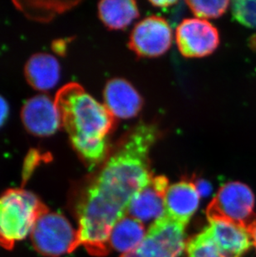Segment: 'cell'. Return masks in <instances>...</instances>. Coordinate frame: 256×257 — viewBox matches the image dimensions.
Returning <instances> with one entry per match:
<instances>
[{
    "mask_svg": "<svg viewBox=\"0 0 256 257\" xmlns=\"http://www.w3.org/2000/svg\"><path fill=\"white\" fill-rule=\"evenodd\" d=\"M232 15L236 21L249 29H256V1L239 0L231 3Z\"/></svg>",
    "mask_w": 256,
    "mask_h": 257,
    "instance_id": "cell-19",
    "label": "cell"
},
{
    "mask_svg": "<svg viewBox=\"0 0 256 257\" xmlns=\"http://www.w3.org/2000/svg\"><path fill=\"white\" fill-rule=\"evenodd\" d=\"M191 12L197 19L213 20L222 16L227 11L230 1H186Z\"/></svg>",
    "mask_w": 256,
    "mask_h": 257,
    "instance_id": "cell-18",
    "label": "cell"
},
{
    "mask_svg": "<svg viewBox=\"0 0 256 257\" xmlns=\"http://www.w3.org/2000/svg\"><path fill=\"white\" fill-rule=\"evenodd\" d=\"M98 14L104 25L112 30L126 29L139 17L138 5L133 0L101 1Z\"/></svg>",
    "mask_w": 256,
    "mask_h": 257,
    "instance_id": "cell-16",
    "label": "cell"
},
{
    "mask_svg": "<svg viewBox=\"0 0 256 257\" xmlns=\"http://www.w3.org/2000/svg\"><path fill=\"white\" fill-rule=\"evenodd\" d=\"M104 105L115 118H133L143 108V101L138 91L127 81L114 78L103 91Z\"/></svg>",
    "mask_w": 256,
    "mask_h": 257,
    "instance_id": "cell-13",
    "label": "cell"
},
{
    "mask_svg": "<svg viewBox=\"0 0 256 257\" xmlns=\"http://www.w3.org/2000/svg\"><path fill=\"white\" fill-rule=\"evenodd\" d=\"M154 124H138L120 142L74 200L78 246L102 255L110 233L127 216L133 196L150 182V153L159 138Z\"/></svg>",
    "mask_w": 256,
    "mask_h": 257,
    "instance_id": "cell-1",
    "label": "cell"
},
{
    "mask_svg": "<svg viewBox=\"0 0 256 257\" xmlns=\"http://www.w3.org/2000/svg\"><path fill=\"white\" fill-rule=\"evenodd\" d=\"M210 206L209 216H220L249 227L254 213L255 197L248 185L227 182L219 189Z\"/></svg>",
    "mask_w": 256,
    "mask_h": 257,
    "instance_id": "cell-6",
    "label": "cell"
},
{
    "mask_svg": "<svg viewBox=\"0 0 256 257\" xmlns=\"http://www.w3.org/2000/svg\"><path fill=\"white\" fill-rule=\"evenodd\" d=\"M177 1H150L151 5L153 7L162 8V9H167V8L172 7V5H177Z\"/></svg>",
    "mask_w": 256,
    "mask_h": 257,
    "instance_id": "cell-21",
    "label": "cell"
},
{
    "mask_svg": "<svg viewBox=\"0 0 256 257\" xmlns=\"http://www.w3.org/2000/svg\"><path fill=\"white\" fill-rule=\"evenodd\" d=\"M26 75L33 87L42 91L52 89L60 77V67L54 57L39 54L30 58L26 66Z\"/></svg>",
    "mask_w": 256,
    "mask_h": 257,
    "instance_id": "cell-15",
    "label": "cell"
},
{
    "mask_svg": "<svg viewBox=\"0 0 256 257\" xmlns=\"http://www.w3.org/2000/svg\"><path fill=\"white\" fill-rule=\"evenodd\" d=\"M147 231L144 224L127 215L113 226L108 246L122 255L132 252L142 244Z\"/></svg>",
    "mask_w": 256,
    "mask_h": 257,
    "instance_id": "cell-14",
    "label": "cell"
},
{
    "mask_svg": "<svg viewBox=\"0 0 256 257\" xmlns=\"http://www.w3.org/2000/svg\"><path fill=\"white\" fill-rule=\"evenodd\" d=\"M208 230L227 257H242L252 245L248 226L220 216H209Z\"/></svg>",
    "mask_w": 256,
    "mask_h": 257,
    "instance_id": "cell-10",
    "label": "cell"
},
{
    "mask_svg": "<svg viewBox=\"0 0 256 257\" xmlns=\"http://www.w3.org/2000/svg\"><path fill=\"white\" fill-rule=\"evenodd\" d=\"M30 237L37 252L47 257L62 256L78 246L77 229L63 214L49 210L39 216Z\"/></svg>",
    "mask_w": 256,
    "mask_h": 257,
    "instance_id": "cell-4",
    "label": "cell"
},
{
    "mask_svg": "<svg viewBox=\"0 0 256 257\" xmlns=\"http://www.w3.org/2000/svg\"><path fill=\"white\" fill-rule=\"evenodd\" d=\"M172 44V30L159 16L146 18L131 33L128 46L140 58H157L166 54Z\"/></svg>",
    "mask_w": 256,
    "mask_h": 257,
    "instance_id": "cell-7",
    "label": "cell"
},
{
    "mask_svg": "<svg viewBox=\"0 0 256 257\" xmlns=\"http://www.w3.org/2000/svg\"><path fill=\"white\" fill-rule=\"evenodd\" d=\"M9 105L7 102L0 96V126L5 123L9 116Z\"/></svg>",
    "mask_w": 256,
    "mask_h": 257,
    "instance_id": "cell-20",
    "label": "cell"
},
{
    "mask_svg": "<svg viewBox=\"0 0 256 257\" xmlns=\"http://www.w3.org/2000/svg\"><path fill=\"white\" fill-rule=\"evenodd\" d=\"M23 121L31 134L49 136L62 125L60 112L55 101L45 95H39L25 103Z\"/></svg>",
    "mask_w": 256,
    "mask_h": 257,
    "instance_id": "cell-11",
    "label": "cell"
},
{
    "mask_svg": "<svg viewBox=\"0 0 256 257\" xmlns=\"http://www.w3.org/2000/svg\"><path fill=\"white\" fill-rule=\"evenodd\" d=\"M168 187L167 177H153L147 186L133 196L128 207V216L144 225H152L166 216L165 194Z\"/></svg>",
    "mask_w": 256,
    "mask_h": 257,
    "instance_id": "cell-9",
    "label": "cell"
},
{
    "mask_svg": "<svg viewBox=\"0 0 256 257\" xmlns=\"http://www.w3.org/2000/svg\"><path fill=\"white\" fill-rule=\"evenodd\" d=\"M49 208L33 192L13 188L0 196V246L12 250L31 234L39 216Z\"/></svg>",
    "mask_w": 256,
    "mask_h": 257,
    "instance_id": "cell-3",
    "label": "cell"
},
{
    "mask_svg": "<svg viewBox=\"0 0 256 257\" xmlns=\"http://www.w3.org/2000/svg\"><path fill=\"white\" fill-rule=\"evenodd\" d=\"M176 41L181 55L203 58L213 54L220 44L217 29L207 20L186 19L177 26Z\"/></svg>",
    "mask_w": 256,
    "mask_h": 257,
    "instance_id": "cell-8",
    "label": "cell"
},
{
    "mask_svg": "<svg viewBox=\"0 0 256 257\" xmlns=\"http://www.w3.org/2000/svg\"><path fill=\"white\" fill-rule=\"evenodd\" d=\"M55 102L62 125L81 158L90 168L102 165L110 153L107 136L116 118L77 83L64 86Z\"/></svg>",
    "mask_w": 256,
    "mask_h": 257,
    "instance_id": "cell-2",
    "label": "cell"
},
{
    "mask_svg": "<svg viewBox=\"0 0 256 257\" xmlns=\"http://www.w3.org/2000/svg\"><path fill=\"white\" fill-rule=\"evenodd\" d=\"M201 197L194 182L184 180L169 185L165 194L166 216L186 226L198 210Z\"/></svg>",
    "mask_w": 256,
    "mask_h": 257,
    "instance_id": "cell-12",
    "label": "cell"
},
{
    "mask_svg": "<svg viewBox=\"0 0 256 257\" xmlns=\"http://www.w3.org/2000/svg\"><path fill=\"white\" fill-rule=\"evenodd\" d=\"M186 251L188 257H227L215 243L206 226L186 242Z\"/></svg>",
    "mask_w": 256,
    "mask_h": 257,
    "instance_id": "cell-17",
    "label": "cell"
},
{
    "mask_svg": "<svg viewBox=\"0 0 256 257\" xmlns=\"http://www.w3.org/2000/svg\"><path fill=\"white\" fill-rule=\"evenodd\" d=\"M250 44H251V48L254 49V51H256V35L254 36L253 39L250 40Z\"/></svg>",
    "mask_w": 256,
    "mask_h": 257,
    "instance_id": "cell-23",
    "label": "cell"
},
{
    "mask_svg": "<svg viewBox=\"0 0 256 257\" xmlns=\"http://www.w3.org/2000/svg\"><path fill=\"white\" fill-rule=\"evenodd\" d=\"M249 231H250V235H251L252 245H254L256 249V222L252 224L249 226Z\"/></svg>",
    "mask_w": 256,
    "mask_h": 257,
    "instance_id": "cell-22",
    "label": "cell"
},
{
    "mask_svg": "<svg viewBox=\"0 0 256 257\" xmlns=\"http://www.w3.org/2000/svg\"><path fill=\"white\" fill-rule=\"evenodd\" d=\"M186 226L163 216L151 225L136 250L121 257H179L186 250Z\"/></svg>",
    "mask_w": 256,
    "mask_h": 257,
    "instance_id": "cell-5",
    "label": "cell"
}]
</instances>
